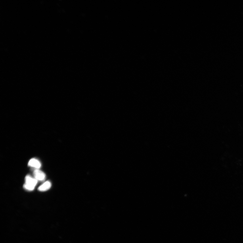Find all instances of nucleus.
<instances>
[{"label": "nucleus", "instance_id": "1", "mask_svg": "<svg viewBox=\"0 0 243 243\" xmlns=\"http://www.w3.org/2000/svg\"><path fill=\"white\" fill-rule=\"evenodd\" d=\"M37 181L35 178L31 177L30 175H27L25 178V183L24 187L28 191H32L35 189Z\"/></svg>", "mask_w": 243, "mask_h": 243}, {"label": "nucleus", "instance_id": "2", "mask_svg": "<svg viewBox=\"0 0 243 243\" xmlns=\"http://www.w3.org/2000/svg\"><path fill=\"white\" fill-rule=\"evenodd\" d=\"M33 174L35 178L37 181H43L45 179V174L38 169H35L33 171Z\"/></svg>", "mask_w": 243, "mask_h": 243}, {"label": "nucleus", "instance_id": "3", "mask_svg": "<svg viewBox=\"0 0 243 243\" xmlns=\"http://www.w3.org/2000/svg\"><path fill=\"white\" fill-rule=\"evenodd\" d=\"M28 165L31 167L38 169L40 168L41 164L40 162L38 160L35 158H32L29 161Z\"/></svg>", "mask_w": 243, "mask_h": 243}, {"label": "nucleus", "instance_id": "4", "mask_svg": "<svg viewBox=\"0 0 243 243\" xmlns=\"http://www.w3.org/2000/svg\"><path fill=\"white\" fill-rule=\"evenodd\" d=\"M51 182L47 181L45 182L41 185L39 186L38 190L40 191L44 192L49 190L51 188Z\"/></svg>", "mask_w": 243, "mask_h": 243}]
</instances>
